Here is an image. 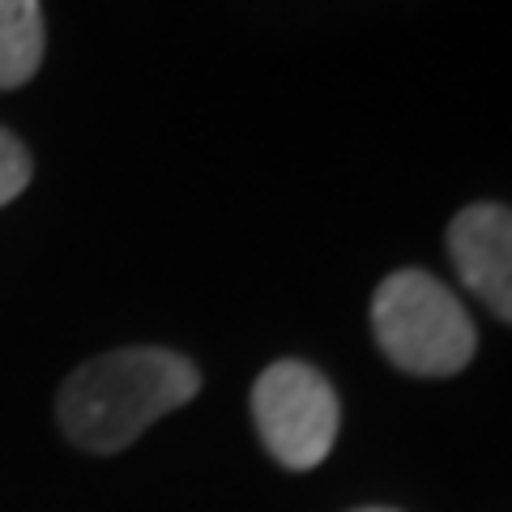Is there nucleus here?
Listing matches in <instances>:
<instances>
[{"mask_svg": "<svg viewBox=\"0 0 512 512\" xmlns=\"http://www.w3.org/2000/svg\"><path fill=\"white\" fill-rule=\"evenodd\" d=\"M372 333L384 359L410 376H457L478 333L461 299L427 269H397L372 295Z\"/></svg>", "mask_w": 512, "mask_h": 512, "instance_id": "nucleus-2", "label": "nucleus"}, {"mask_svg": "<svg viewBox=\"0 0 512 512\" xmlns=\"http://www.w3.org/2000/svg\"><path fill=\"white\" fill-rule=\"evenodd\" d=\"M252 419L278 466L312 470L333 453L342 410L333 384L316 367L278 359L252 384Z\"/></svg>", "mask_w": 512, "mask_h": 512, "instance_id": "nucleus-3", "label": "nucleus"}, {"mask_svg": "<svg viewBox=\"0 0 512 512\" xmlns=\"http://www.w3.org/2000/svg\"><path fill=\"white\" fill-rule=\"evenodd\" d=\"M359 512H393V508H359Z\"/></svg>", "mask_w": 512, "mask_h": 512, "instance_id": "nucleus-7", "label": "nucleus"}, {"mask_svg": "<svg viewBox=\"0 0 512 512\" xmlns=\"http://www.w3.org/2000/svg\"><path fill=\"white\" fill-rule=\"evenodd\" d=\"M201 376L184 355L128 346L82 363L60 389V427L86 453H120L163 414L188 406Z\"/></svg>", "mask_w": 512, "mask_h": 512, "instance_id": "nucleus-1", "label": "nucleus"}, {"mask_svg": "<svg viewBox=\"0 0 512 512\" xmlns=\"http://www.w3.org/2000/svg\"><path fill=\"white\" fill-rule=\"evenodd\" d=\"M30 171L35 167H30L26 146L9 133V128H0V205L22 197V188L30 184Z\"/></svg>", "mask_w": 512, "mask_h": 512, "instance_id": "nucleus-6", "label": "nucleus"}, {"mask_svg": "<svg viewBox=\"0 0 512 512\" xmlns=\"http://www.w3.org/2000/svg\"><path fill=\"white\" fill-rule=\"evenodd\" d=\"M47 26L39 0H0V90H18L43 64Z\"/></svg>", "mask_w": 512, "mask_h": 512, "instance_id": "nucleus-5", "label": "nucleus"}, {"mask_svg": "<svg viewBox=\"0 0 512 512\" xmlns=\"http://www.w3.org/2000/svg\"><path fill=\"white\" fill-rule=\"evenodd\" d=\"M448 256L461 286L512 325V210L474 201L448 222Z\"/></svg>", "mask_w": 512, "mask_h": 512, "instance_id": "nucleus-4", "label": "nucleus"}]
</instances>
